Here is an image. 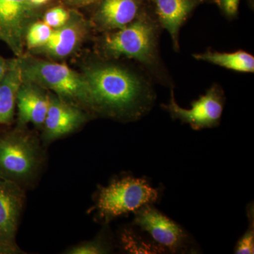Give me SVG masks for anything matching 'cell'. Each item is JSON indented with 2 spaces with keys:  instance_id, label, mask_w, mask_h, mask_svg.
<instances>
[{
  "instance_id": "cell-17",
  "label": "cell",
  "mask_w": 254,
  "mask_h": 254,
  "mask_svg": "<svg viewBox=\"0 0 254 254\" xmlns=\"http://www.w3.org/2000/svg\"><path fill=\"white\" fill-rule=\"evenodd\" d=\"M120 244L128 254H163L165 251L153 240H148L133 230L126 228L120 234Z\"/></svg>"
},
{
  "instance_id": "cell-25",
  "label": "cell",
  "mask_w": 254,
  "mask_h": 254,
  "mask_svg": "<svg viewBox=\"0 0 254 254\" xmlns=\"http://www.w3.org/2000/svg\"><path fill=\"white\" fill-rule=\"evenodd\" d=\"M50 1L51 0H29L30 2L37 8L48 4Z\"/></svg>"
},
{
  "instance_id": "cell-27",
  "label": "cell",
  "mask_w": 254,
  "mask_h": 254,
  "mask_svg": "<svg viewBox=\"0 0 254 254\" xmlns=\"http://www.w3.org/2000/svg\"><path fill=\"white\" fill-rule=\"evenodd\" d=\"M203 1H204V0H203Z\"/></svg>"
},
{
  "instance_id": "cell-14",
  "label": "cell",
  "mask_w": 254,
  "mask_h": 254,
  "mask_svg": "<svg viewBox=\"0 0 254 254\" xmlns=\"http://www.w3.org/2000/svg\"><path fill=\"white\" fill-rule=\"evenodd\" d=\"M49 102V91L36 83L23 81L16 95L17 127H26L31 123L42 129Z\"/></svg>"
},
{
  "instance_id": "cell-13",
  "label": "cell",
  "mask_w": 254,
  "mask_h": 254,
  "mask_svg": "<svg viewBox=\"0 0 254 254\" xmlns=\"http://www.w3.org/2000/svg\"><path fill=\"white\" fill-rule=\"evenodd\" d=\"M163 29L168 31L173 49L180 51V30L203 0H148Z\"/></svg>"
},
{
  "instance_id": "cell-5",
  "label": "cell",
  "mask_w": 254,
  "mask_h": 254,
  "mask_svg": "<svg viewBox=\"0 0 254 254\" xmlns=\"http://www.w3.org/2000/svg\"><path fill=\"white\" fill-rule=\"evenodd\" d=\"M160 198L158 189L144 178L128 176L116 179L98 190L96 205L98 216L105 222L142 207L153 205Z\"/></svg>"
},
{
  "instance_id": "cell-12",
  "label": "cell",
  "mask_w": 254,
  "mask_h": 254,
  "mask_svg": "<svg viewBox=\"0 0 254 254\" xmlns=\"http://www.w3.org/2000/svg\"><path fill=\"white\" fill-rule=\"evenodd\" d=\"M148 0H98L92 23L97 31H116L133 21L149 5Z\"/></svg>"
},
{
  "instance_id": "cell-22",
  "label": "cell",
  "mask_w": 254,
  "mask_h": 254,
  "mask_svg": "<svg viewBox=\"0 0 254 254\" xmlns=\"http://www.w3.org/2000/svg\"><path fill=\"white\" fill-rule=\"evenodd\" d=\"M240 2V0H218L217 5L228 19H234L238 15Z\"/></svg>"
},
{
  "instance_id": "cell-3",
  "label": "cell",
  "mask_w": 254,
  "mask_h": 254,
  "mask_svg": "<svg viewBox=\"0 0 254 254\" xmlns=\"http://www.w3.org/2000/svg\"><path fill=\"white\" fill-rule=\"evenodd\" d=\"M16 59L23 81L36 83L63 101L91 113L89 88L83 74L50 60L24 55Z\"/></svg>"
},
{
  "instance_id": "cell-6",
  "label": "cell",
  "mask_w": 254,
  "mask_h": 254,
  "mask_svg": "<svg viewBox=\"0 0 254 254\" xmlns=\"http://www.w3.org/2000/svg\"><path fill=\"white\" fill-rule=\"evenodd\" d=\"M225 95L222 87L213 83L204 95L191 103L190 109L182 108L175 100L173 88L170 90V101L162 105L163 110L170 114L174 120H180L187 124L193 130L199 131L205 128L218 127L223 113Z\"/></svg>"
},
{
  "instance_id": "cell-4",
  "label": "cell",
  "mask_w": 254,
  "mask_h": 254,
  "mask_svg": "<svg viewBox=\"0 0 254 254\" xmlns=\"http://www.w3.org/2000/svg\"><path fill=\"white\" fill-rule=\"evenodd\" d=\"M43 160L41 143L26 127L0 136V176L24 186L38 176Z\"/></svg>"
},
{
  "instance_id": "cell-2",
  "label": "cell",
  "mask_w": 254,
  "mask_h": 254,
  "mask_svg": "<svg viewBox=\"0 0 254 254\" xmlns=\"http://www.w3.org/2000/svg\"><path fill=\"white\" fill-rule=\"evenodd\" d=\"M163 28L150 3L127 26L103 33L98 39L100 57L107 60H132L153 81L173 88V81L161 58L160 38Z\"/></svg>"
},
{
  "instance_id": "cell-16",
  "label": "cell",
  "mask_w": 254,
  "mask_h": 254,
  "mask_svg": "<svg viewBox=\"0 0 254 254\" xmlns=\"http://www.w3.org/2000/svg\"><path fill=\"white\" fill-rule=\"evenodd\" d=\"M192 56L198 61L205 62L237 72H254V57L245 50L222 53L208 49L203 53L193 54Z\"/></svg>"
},
{
  "instance_id": "cell-10",
  "label": "cell",
  "mask_w": 254,
  "mask_h": 254,
  "mask_svg": "<svg viewBox=\"0 0 254 254\" xmlns=\"http://www.w3.org/2000/svg\"><path fill=\"white\" fill-rule=\"evenodd\" d=\"M90 116L86 110L66 103L50 93L49 107L42 128V141L44 144H49L77 131Z\"/></svg>"
},
{
  "instance_id": "cell-20",
  "label": "cell",
  "mask_w": 254,
  "mask_h": 254,
  "mask_svg": "<svg viewBox=\"0 0 254 254\" xmlns=\"http://www.w3.org/2000/svg\"><path fill=\"white\" fill-rule=\"evenodd\" d=\"M248 212L249 225L248 230L241 237L237 242L235 249V253L237 254H253L254 252V205H249Z\"/></svg>"
},
{
  "instance_id": "cell-24",
  "label": "cell",
  "mask_w": 254,
  "mask_h": 254,
  "mask_svg": "<svg viewBox=\"0 0 254 254\" xmlns=\"http://www.w3.org/2000/svg\"><path fill=\"white\" fill-rule=\"evenodd\" d=\"M11 63V60H5L2 57L0 56V78L4 76L5 73L9 69Z\"/></svg>"
},
{
  "instance_id": "cell-1",
  "label": "cell",
  "mask_w": 254,
  "mask_h": 254,
  "mask_svg": "<svg viewBox=\"0 0 254 254\" xmlns=\"http://www.w3.org/2000/svg\"><path fill=\"white\" fill-rule=\"evenodd\" d=\"M82 74L89 88L91 113L95 115L134 122L155 104L154 81L141 66L131 67L100 57L86 65Z\"/></svg>"
},
{
  "instance_id": "cell-23",
  "label": "cell",
  "mask_w": 254,
  "mask_h": 254,
  "mask_svg": "<svg viewBox=\"0 0 254 254\" xmlns=\"http://www.w3.org/2000/svg\"><path fill=\"white\" fill-rule=\"evenodd\" d=\"M67 4L76 7L88 6V5L94 4L98 0H64Z\"/></svg>"
},
{
  "instance_id": "cell-15",
  "label": "cell",
  "mask_w": 254,
  "mask_h": 254,
  "mask_svg": "<svg viewBox=\"0 0 254 254\" xmlns=\"http://www.w3.org/2000/svg\"><path fill=\"white\" fill-rule=\"evenodd\" d=\"M22 81L17 59L11 60L9 69L0 78V125H9L14 120L16 95Z\"/></svg>"
},
{
  "instance_id": "cell-11",
  "label": "cell",
  "mask_w": 254,
  "mask_h": 254,
  "mask_svg": "<svg viewBox=\"0 0 254 254\" xmlns=\"http://www.w3.org/2000/svg\"><path fill=\"white\" fill-rule=\"evenodd\" d=\"M91 24L76 11H71L67 22L55 28L45 46L34 50L55 59H63L74 53L89 33Z\"/></svg>"
},
{
  "instance_id": "cell-18",
  "label": "cell",
  "mask_w": 254,
  "mask_h": 254,
  "mask_svg": "<svg viewBox=\"0 0 254 254\" xmlns=\"http://www.w3.org/2000/svg\"><path fill=\"white\" fill-rule=\"evenodd\" d=\"M53 28L43 21H34L30 25L26 33V47L34 51L46 44L51 36Z\"/></svg>"
},
{
  "instance_id": "cell-8",
  "label": "cell",
  "mask_w": 254,
  "mask_h": 254,
  "mask_svg": "<svg viewBox=\"0 0 254 254\" xmlns=\"http://www.w3.org/2000/svg\"><path fill=\"white\" fill-rule=\"evenodd\" d=\"M36 9L29 0H0V41L17 58L24 55L26 31L36 21Z\"/></svg>"
},
{
  "instance_id": "cell-19",
  "label": "cell",
  "mask_w": 254,
  "mask_h": 254,
  "mask_svg": "<svg viewBox=\"0 0 254 254\" xmlns=\"http://www.w3.org/2000/svg\"><path fill=\"white\" fill-rule=\"evenodd\" d=\"M111 245L101 237L95 240L83 242L68 249L66 254H104L111 252Z\"/></svg>"
},
{
  "instance_id": "cell-7",
  "label": "cell",
  "mask_w": 254,
  "mask_h": 254,
  "mask_svg": "<svg viewBox=\"0 0 254 254\" xmlns=\"http://www.w3.org/2000/svg\"><path fill=\"white\" fill-rule=\"evenodd\" d=\"M134 214L133 225L147 232L165 252L185 253L188 250L190 244L188 234L153 205H145Z\"/></svg>"
},
{
  "instance_id": "cell-9",
  "label": "cell",
  "mask_w": 254,
  "mask_h": 254,
  "mask_svg": "<svg viewBox=\"0 0 254 254\" xmlns=\"http://www.w3.org/2000/svg\"><path fill=\"white\" fill-rule=\"evenodd\" d=\"M24 190L16 182L0 176V254H20L16 243Z\"/></svg>"
},
{
  "instance_id": "cell-21",
  "label": "cell",
  "mask_w": 254,
  "mask_h": 254,
  "mask_svg": "<svg viewBox=\"0 0 254 254\" xmlns=\"http://www.w3.org/2000/svg\"><path fill=\"white\" fill-rule=\"evenodd\" d=\"M71 11L61 6L48 9L43 16V21L53 29L61 27L67 22Z\"/></svg>"
},
{
  "instance_id": "cell-26",
  "label": "cell",
  "mask_w": 254,
  "mask_h": 254,
  "mask_svg": "<svg viewBox=\"0 0 254 254\" xmlns=\"http://www.w3.org/2000/svg\"><path fill=\"white\" fill-rule=\"evenodd\" d=\"M206 2L213 3V4H218V0H204Z\"/></svg>"
}]
</instances>
